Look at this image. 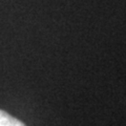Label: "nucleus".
<instances>
[{
    "label": "nucleus",
    "instance_id": "obj_1",
    "mask_svg": "<svg viewBox=\"0 0 126 126\" xmlns=\"http://www.w3.org/2000/svg\"><path fill=\"white\" fill-rule=\"evenodd\" d=\"M0 126H25V124L4 110L0 109Z\"/></svg>",
    "mask_w": 126,
    "mask_h": 126
}]
</instances>
